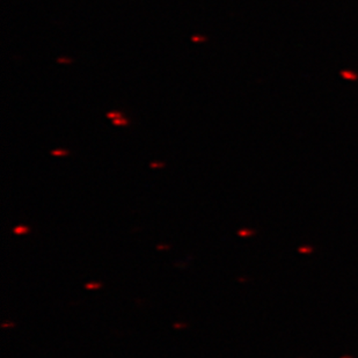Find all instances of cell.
Returning <instances> with one entry per match:
<instances>
[{
	"instance_id": "6da1fadb",
	"label": "cell",
	"mask_w": 358,
	"mask_h": 358,
	"mask_svg": "<svg viewBox=\"0 0 358 358\" xmlns=\"http://www.w3.org/2000/svg\"><path fill=\"white\" fill-rule=\"evenodd\" d=\"M113 124L114 125H119V127H123V125L128 124V121L127 120L123 119V117H119V119L114 120L113 121Z\"/></svg>"
},
{
	"instance_id": "7a4b0ae2",
	"label": "cell",
	"mask_w": 358,
	"mask_h": 358,
	"mask_svg": "<svg viewBox=\"0 0 358 358\" xmlns=\"http://www.w3.org/2000/svg\"><path fill=\"white\" fill-rule=\"evenodd\" d=\"M107 117H108V119L113 120V121H114V120L119 119V117H121V113H117V112L108 113V114H107Z\"/></svg>"
},
{
	"instance_id": "3957f363",
	"label": "cell",
	"mask_w": 358,
	"mask_h": 358,
	"mask_svg": "<svg viewBox=\"0 0 358 358\" xmlns=\"http://www.w3.org/2000/svg\"><path fill=\"white\" fill-rule=\"evenodd\" d=\"M14 232H15V234H27L28 229H27V227H17V229H15V230H14Z\"/></svg>"
},
{
	"instance_id": "277c9868",
	"label": "cell",
	"mask_w": 358,
	"mask_h": 358,
	"mask_svg": "<svg viewBox=\"0 0 358 358\" xmlns=\"http://www.w3.org/2000/svg\"><path fill=\"white\" fill-rule=\"evenodd\" d=\"M51 155H54V156H65L66 155V151H61V150H56V151H52L51 152Z\"/></svg>"
},
{
	"instance_id": "5b68a950",
	"label": "cell",
	"mask_w": 358,
	"mask_h": 358,
	"mask_svg": "<svg viewBox=\"0 0 358 358\" xmlns=\"http://www.w3.org/2000/svg\"><path fill=\"white\" fill-rule=\"evenodd\" d=\"M100 287V284H87L86 289H98Z\"/></svg>"
},
{
	"instance_id": "8992f818",
	"label": "cell",
	"mask_w": 358,
	"mask_h": 358,
	"mask_svg": "<svg viewBox=\"0 0 358 358\" xmlns=\"http://www.w3.org/2000/svg\"><path fill=\"white\" fill-rule=\"evenodd\" d=\"M193 41H194V42H199V41H206V38H197V36H194Z\"/></svg>"
},
{
	"instance_id": "52a82bcc",
	"label": "cell",
	"mask_w": 358,
	"mask_h": 358,
	"mask_svg": "<svg viewBox=\"0 0 358 358\" xmlns=\"http://www.w3.org/2000/svg\"><path fill=\"white\" fill-rule=\"evenodd\" d=\"M58 62H59V63H62V62H65V63H70L69 59H58Z\"/></svg>"
}]
</instances>
